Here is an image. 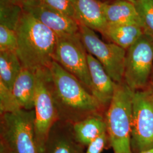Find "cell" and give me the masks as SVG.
<instances>
[{
  "mask_svg": "<svg viewBox=\"0 0 153 153\" xmlns=\"http://www.w3.org/2000/svg\"><path fill=\"white\" fill-rule=\"evenodd\" d=\"M51 88L59 120L73 124L103 108L76 77L53 61L49 66Z\"/></svg>",
  "mask_w": 153,
  "mask_h": 153,
  "instance_id": "obj_1",
  "label": "cell"
},
{
  "mask_svg": "<svg viewBox=\"0 0 153 153\" xmlns=\"http://www.w3.org/2000/svg\"><path fill=\"white\" fill-rule=\"evenodd\" d=\"M16 33V53L22 66L34 70L49 67L53 61L57 35L24 10Z\"/></svg>",
  "mask_w": 153,
  "mask_h": 153,
  "instance_id": "obj_2",
  "label": "cell"
},
{
  "mask_svg": "<svg viewBox=\"0 0 153 153\" xmlns=\"http://www.w3.org/2000/svg\"><path fill=\"white\" fill-rule=\"evenodd\" d=\"M134 92L124 82L116 83L114 97L105 111L106 131L114 153H133L131 141Z\"/></svg>",
  "mask_w": 153,
  "mask_h": 153,
  "instance_id": "obj_3",
  "label": "cell"
},
{
  "mask_svg": "<svg viewBox=\"0 0 153 153\" xmlns=\"http://www.w3.org/2000/svg\"><path fill=\"white\" fill-rule=\"evenodd\" d=\"M0 120V145L10 153H40L35 140L34 109L2 114Z\"/></svg>",
  "mask_w": 153,
  "mask_h": 153,
  "instance_id": "obj_4",
  "label": "cell"
},
{
  "mask_svg": "<svg viewBox=\"0 0 153 153\" xmlns=\"http://www.w3.org/2000/svg\"><path fill=\"white\" fill-rule=\"evenodd\" d=\"M49 67L36 70V92L35 98V134L40 153H44L50 131L59 121L51 88Z\"/></svg>",
  "mask_w": 153,
  "mask_h": 153,
  "instance_id": "obj_5",
  "label": "cell"
},
{
  "mask_svg": "<svg viewBox=\"0 0 153 153\" xmlns=\"http://www.w3.org/2000/svg\"><path fill=\"white\" fill-rule=\"evenodd\" d=\"M131 144L133 153L153 148V90L150 85L134 93Z\"/></svg>",
  "mask_w": 153,
  "mask_h": 153,
  "instance_id": "obj_6",
  "label": "cell"
},
{
  "mask_svg": "<svg viewBox=\"0 0 153 153\" xmlns=\"http://www.w3.org/2000/svg\"><path fill=\"white\" fill-rule=\"evenodd\" d=\"M78 23L79 35L88 53L98 61L115 83L124 82L126 50L113 43L104 42L94 30Z\"/></svg>",
  "mask_w": 153,
  "mask_h": 153,
  "instance_id": "obj_7",
  "label": "cell"
},
{
  "mask_svg": "<svg viewBox=\"0 0 153 153\" xmlns=\"http://www.w3.org/2000/svg\"><path fill=\"white\" fill-rule=\"evenodd\" d=\"M153 41L143 35L126 50L124 82L136 91L147 88L153 76Z\"/></svg>",
  "mask_w": 153,
  "mask_h": 153,
  "instance_id": "obj_8",
  "label": "cell"
},
{
  "mask_svg": "<svg viewBox=\"0 0 153 153\" xmlns=\"http://www.w3.org/2000/svg\"><path fill=\"white\" fill-rule=\"evenodd\" d=\"M57 36L53 61L76 77L91 93V82L88 66V52L79 33Z\"/></svg>",
  "mask_w": 153,
  "mask_h": 153,
  "instance_id": "obj_9",
  "label": "cell"
},
{
  "mask_svg": "<svg viewBox=\"0 0 153 153\" xmlns=\"http://www.w3.org/2000/svg\"><path fill=\"white\" fill-rule=\"evenodd\" d=\"M22 8L57 36L79 33L76 20L51 7L42 0H31Z\"/></svg>",
  "mask_w": 153,
  "mask_h": 153,
  "instance_id": "obj_10",
  "label": "cell"
},
{
  "mask_svg": "<svg viewBox=\"0 0 153 153\" xmlns=\"http://www.w3.org/2000/svg\"><path fill=\"white\" fill-rule=\"evenodd\" d=\"M88 61L91 82V93L103 109L107 110L114 97L116 83L98 61L88 53Z\"/></svg>",
  "mask_w": 153,
  "mask_h": 153,
  "instance_id": "obj_11",
  "label": "cell"
},
{
  "mask_svg": "<svg viewBox=\"0 0 153 153\" xmlns=\"http://www.w3.org/2000/svg\"><path fill=\"white\" fill-rule=\"evenodd\" d=\"M85 148L76 140L72 124L59 120L50 131L44 153H85Z\"/></svg>",
  "mask_w": 153,
  "mask_h": 153,
  "instance_id": "obj_12",
  "label": "cell"
},
{
  "mask_svg": "<svg viewBox=\"0 0 153 153\" xmlns=\"http://www.w3.org/2000/svg\"><path fill=\"white\" fill-rule=\"evenodd\" d=\"M104 18L108 25H136L141 27V21L134 3L129 0L102 2Z\"/></svg>",
  "mask_w": 153,
  "mask_h": 153,
  "instance_id": "obj_13",
  "label": "cell"
},
{
  "mask_svg": "<svg viewBox=\"0 0 153 153\" xmlns=\"http://www.w3.org/2000/svg\"><path fill=\"white\" fill-rule=\"evenodd\" d=\"M76 16V21L102 33L106 26L102 8V2L98 0H71Z\"/></svg>",
  "mask_w": 153,
  "mask_h": 153,
  "instance_id": "obj_14",
  "label": "cell"
},
{
  "mask_svg": "<svg viewBox=\"0 0 153 153\" xmlns=\"http://www.w3.org/2000/svg\"><path fill=\"white\" fill-rule=\"evenodd\" d=\"M36 70L22 67V71L13 85L11 91L21 109H34Z\"/></svg>",
  "mask_w": 153,
  "mask_h": 153,
  "instance_id": "obj_15",
  "label": "cell"
},
{
  "mask_svg": "<svg viewBox=\"0 0 153 153\" xmlns=\"http://www.w3.org/2000/svg\"><path fill=\"white\" fill-rule=\"evenodd\" d=\"M76 140L84 147L106 132L105 117L102 113L91 115L82 120L72 124Z\"/></svg>",
  "mask_w": 153,
  "mask_h": 153,
  "instance_id": "obj_16",
  "label": "cell"
},
{
  "mask_svg": "<svg viewBox=\"0 0 153 153\" xmlns=\"http://www.w3.org/2000/svg\"><path fill=\"white\" fill-rule=\"evenodd\" d=\"M101 33L114 44L127 50L143 35L142 28L136 25L107 24Z\"/></svg>",
  "mask_w": 153,
  "mask_h": 153,
  "instance_id": "obj_17",
  "label": "cell"
},
{
  "mask_svg": "<svg viewBox=\"0 0 153 153\" xmlns=\"http://www.w3.org/2000/svg\"><path fill=\"white\" fill-rule=\"evenodd\" d=\"M22 67L16 52H0V83L12 91Z\"/></svg>",
  "mask_w": 153,
  "mask_h": 153,
  "instance_id": "obj_18",
  "label": "cell"
},
{
  "mask_svg": "<svg viewBox=\"0 0 153 153\" xmlns=\"http://www.w3.org/2000/svg\"><path fill=\"white\" fill-rule=\"evenodd\" d=\"M23 9L11 0H0V26L16 31Z\"/></svg>",
  "mask_w": 153,
  "mask_h": 153,
  "instance_id": "obj_19",
  "label": "cell"
},
{
  "mask_svg": "<svg viewBox=\"0 0 153 153\" xmlns=\"http://www.w3.org/2000/svg\"><path fill=\"white\" fill-rule=\"evenodd\" d=\"M141 21L143 34L153 41V0H134Z\"/></svg>",
  "mask_w": 153,
  "mask_h": 153,
  "instance_id": "obj_20",
  "label": "cell"
},
{
  "mask_svg": "<svg viewBox=\"0 0 153 153\" xmlns=\"http://www.w3.org/2000/svg\"><path fill=\"white\" fill-rule=\"evenodd\" d=\"M21 109L12 91L0 83V113H9Z\"/></svg>",
  "mask_w": 153,
  "mask_h": 153,
  "instance_id": "obj_21",
  "label": "cell"
},
{
  "mask_svg": "<svg viewBox=\"0 0 153 153\" xmlns=\"http://www.w3.org/2000/svg\"><path fill=\"white\" fill-rule=\"evenodd\" d=\"M17 36L16 31L0 26V52H16Z\"/></svg>",
  "mask_w": 153,
  "mask_h": 153,
  "instance_id": "obj_22",
  "label": "cell"
},
{
  "mask_svg": "<svg viewBox=\"0 0 153 153\" xmlns=\"http://www.w3.org/2000/svg\"><path fill=\"white\" fill-rule=\"evenodd\" d=\"M47 5L68 16L76 19V16L71 0H42Z\"/></svg>",
  "mask_w": 153,
  "mask_h": 153,
  "instance_id": "obj_23",
  "label": "cell"
},
{
  "mask_svg": "<svg viewBox=\"0 0 153 153\" xmlns=\"http://www.w3.org/2000/svg\"><path fill=\"white\" fill-rule=\"evenodd\" d=\"M108 141V138L106 131L90 143L85 153H101Z\"/></svg>",
  "mask_w": 153,
  "mask_h": 153,
  "instance_id": "obj_24",
  "label": "cell"
},
{
  "mask_svg": "<svg viewBox=\"0 0 153 153\" xmlns=\"http://www.w3.org/2000/svg\"><path fill=\"white\" fill-rule=\"evenodd\" d=\"M11 1L14 3L23 7L24 5H25L26 3H27L28 2L30 1L31 0H11Z\"/></svg>",
  "mask_w": 153,
  "mask_h": 153,
  "instance_id": "obj_25",
  "label": "cell"
},
{
  "mask_svg": "<svg viewBox=\"0 0 153 153\" xmlns=\"http://www.w3.org/2000/svg\"><path fill=\"white\" fill-rule=\"evenodd\" d=\"M0 153H10L3 146L0 145Z\"/></svg>",
  "mask_w": 153,
  "mask_h": 153,
  "instance_id": "obj_26",
  "label": "cell"
},
{
  "mask_svg": "<svg viewBox=\"0 0 153 153\" xmlns=\"http://www.w3.org/2000/svg\"><path fill=\"white\" fill-rule=\"evenodd\" d=\"M140 153H153V148L150 149H148L147 150L143 151V152H142Z\"/></svg>",
  "mask_w": 153,
  "mask_h": 153,
  "instance_id": "obj_27",
  "label": "cell"
},
{
  "mask_svg": "<svg viewBox=\"0 0 153 153\" xmlns=\"http://www.w3.org/2000/svg\"><path fill=\"white\" fill-rule=\"evenodd\" d=\"M150 86L151 88H152V89L153 90V74L152 76V78H151V80H150Z\"/></svg>",
  "mask_w": 153,
  "mask_h": 153,
  "instance_id": "obj_28",
  "label": "cell"
},
{
  "mask_svg": "<svg viewBox=\"0 0 153 153\" xmlns=\"http://www.w3.org/2000/svg\"><path fill=\"white\" fill-rule=\"evenodd\" d=\"M129 1H134V0H129Z\"/></svg>",
  "mask_w": 153,
  "mask_h": 153,
  "instance_id": "obj_29",
  "label": "cell"
}]
</instances>
